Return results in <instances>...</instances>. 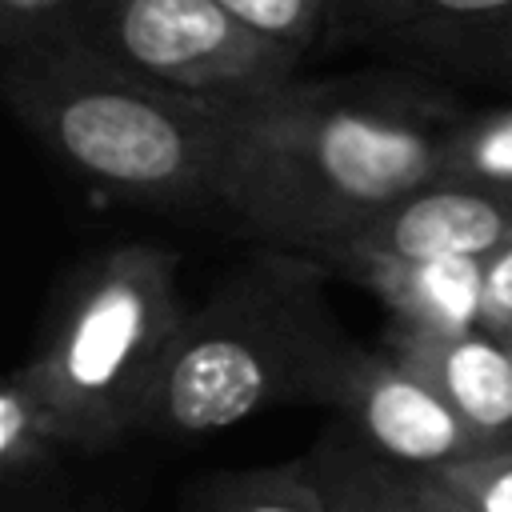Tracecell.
Masks as SVG:
<instances>
[{"mask_svg": "<svg viewBox=\"0 0 512 512\" xmlns=\"http://www.w3.org/2000/svg\"><path fill=\"white\" fill-rule=\"evenodd\" d=\"M448 128L404 88L288 80L220 112L216 200L284 248L332 256L444 176Z\"/></svg>", "mask_w": 512, "mask_h": 512, "instance_id": "6da1fadb", "label": "cell"}, {"mask_svg": "<svg viewBox=\"0 0 512 512\" xmlns=\"http://www.w3.org/2000/svg\"><path fill=\"white\" fill-rule=\"evenodd\" d=\"M312 252H260L184 316L144 432L196 440L280 404H328L352 356Z\"/></svg>", "mask_w": 512, "mask_h": 512, "instance_id": "7a4b0ae2", "label": "cell"}, {"mask_svg": "<svg viewBox=\"0 0 512 512\" xmlns=\"http://www.w3.org/2000/svg\"><path fill=\"white\" fill-rule=\"evenodd\" d=\"M16 120L76 176L152 208L216 200L220 108L156 84L88 40L4 52Z\"/></svg>", "mask_w": 512, "mask_h": 512, "instance_id": "3957f363", "label": "cell"}, {"mask_svg": "<svg viewBox=\"0 0 512 512\" xmlns=\"http://www.w3.org/2000/svg\"><path fill=\"white\" fill-rule=\"evenodd\" d=\"M180 256L160 244H112L84 260L40 348L20 364L80 452H104L144 416L188 316Z\"/></svg>", "mask_w": 512, "mask_h": 512, "instance_id": "277c9868", "label": "cell"}, {"mask_svg": "<svg viewBox=\"0 0 512 512\" xmlns=\"http://www.w3.org/2000/svg\"><path fill=\"white\" fill-rule=\"evenodd\" d=\"M80 40L220 112L296 80L304 60L220 0H104Z\"/></svg>", "mask_w": 512, "mask_h": 512, "instance_id": "5b68a950", "label": "cell"}, {"mask_svg": "<svg viewBox=\"0 0 512 512\" xmlns=\"http://www.w3.org/2000/svg\"><path fill=\"white\" fill-rule=\"evenodd\" d=\"M328 408H336L348 432L372 452L416 472H436L492 448L408 364H400L392 352H368L360 344L336 372Z\"/></svg>", "mask_w": 512, "mask_h": 512, "instance_id": "8992f818", "label": "cell"}, {"mask_svg": "<svg viewBox=\"0 0 512 512\" xmlns=\"http://www.w3.org/2000/svg\"><path fill=\"white\" fill-rule=\"evenodd\" d=\"M508 244L512 192L444 172L380 212L328 260H492Z\"/></svg>", "mask_w": 512, "mask_h": 512, "instance_id": "52a82bcc", "label": "cell"}, {"mask_svg": "<svg viewBox=\"0 0 512 512\" xmlns=\"http://www.w3.org/2000/svg\"><path fill=\"white\" fill-rule=\"evenodd\" d=\"M388 352L432 384L484 444H512V348L488 328L428 336L388 324Z\"/></svg>", "mask_w": 512, "mask_h": 512, "instance_id": "ba28073f", "label": "cell"}, {"mask_svg": "<svg viewBox=\"0 0 512 512\" xmlns=\"http://www.w3.org/2000/svg\"><path fill=\"white\" fill-rule=\"evenodd\" d=\"M348 272L388 308L396 328L456 336L484 328L488 260H348Z\"/></svg>", "mask_w": 512, "mask_h": 512, "instance_id": "9c48e42d", "label": "cell"}, {"mask_svg": "<svg viewBox=\"0 0 512 512\" xmlns=\"http://www.w3.org/2000/svg\"><path fill=\"white\" fill-rule=\"evenodd\" d=\"M328 24L408 44L512 40V0H332Z\"/></svg>", "mask_w": 512, "mask_h": 512, "instance_id": "30bf717a", "label": "cell"}, {"mask_svg": "<svg viewBox=\"0 0 512 512\" xmlns=\"http://www.w3.org/2000/svg\"><path fill=\"white\" fill-rule=\"evenodd\" d=\"M80 452L24 368H12L0 388V496L20 504L64 488V460Z\"/></svg>", "mask_w": 512, "mask_h": 512, "instance_id": "8fae6325", "label": "cell"}, {"mask_svg": "<svg viewBox=\"0 0 512 512\" xmlns=\"http://www.w3.org/2000/svg\"><path fill=\"white\" fill-rule=\"evenodd\" d=\"M300 460L328 512H432L420 472L372 452L352 432L324 436Z\"/></svg>", "mask_w": 512, "mask_h": 512, "instance_id": "7c38bea8", "label": "cell"}, {"mask_svg": "<svg viewBox=\"0 0 512 512\" xmlns=\"http://www.w3.org/2000/svg\"><path fill=\"white\" fill-rule=\"evenodd\" d=\"M180 512H328V504L304 460H292L268 468L212 472L184 492Z\"/></svg>", "mask_w": 512, "mask_h": 512, "instance_id": "4fadbf2b", "label": "cell"}, {"mask_svg": "<svg viewBox=\"0 0 512 512\" xmlns=\"http://www.w3.org/2000/svg\"><path fill=\"white\" fill-rule=\"evenodd\" d=\"M444 172L512 192V104L452 120Z\"/></svg>", "mask_w": 512, "mask_h": 512, "instance_id": "5bb4252c", "label": "cell"}, {"mask_svg": "<svg viewBox=\"0 0 512 512\" xmlns=\"http://www.w3.org/2000/svg\"><path fill=\"white\" fill-rule=\"evenodd\" d=\"M104 0H0L4 52L80 40Z\"/></svg>", "mask_w": 512, "mask_h": 512, "instance_id": "9a60e30c", "label": "cell"}, {"mask_svg": "<svg viewBox=\"0 0 512 512\" xmlns=\"http://www.w3.org/2000/svg\"><path fill=\"white\" fill-rule=\"evenodd\" d=\"M428 476L468 512H512V444L480 448Z\"/></svg>", "mask_w": 512, "mask_h": 512, "instance_id": "2e32d148", "label": "cell"}, {"mask_svg": "<svg viewBox=\"0 0 512 512\" xmlns=\"http://www.w3.org/2000/svg\"><path fill=\"white\" fill-rule=\"evenodd\" d=\"M220 4L232 8L256 32L292 44L300 52H308V44L320 36L332 12V0H220Z\"/></svg>", "mask_w": 512, "mask_h": 512, "instance_id": "e0dca14e", "label": "cell"}, {"mask_svg": "<svg viewBox=\"0 0 512 512\" xmlns=\"http://www.w3.org/2000/svg\"><path fill=\"white\" fill-rule=\"evenodd\" d=\"M484 328L500 340L512 336V244L488 260V288H484Z\"/></svg>", "mask_w": 512, "mask_h": 512, "instance_id": "ac0fdd59", "label": "cell"}, {"mask_svg": "<svg viewBox=\"0 0 512 512\" xmlns=\"http://www.w3.org/2000/svg\"><path fill=\"white\" fill-rule=\"evenodd\" d=\"M4 512H108L100 500L92 496H76L68 488H52L44 496H32V500H20V504H4Z\"/></svg>", "mask_w": 512, "mask_h": 512, "instance_id": "d6986e66", "label": "cell"}, {"mask_svg": "<svg viewBox=\"0 0 512 512\" xmlns=\"http://www.w3.org/2000/svg\"><path fill=\"white\" fill-rule=\"evenodd\" d=\"M420 480H424V492H428L432 512H468V508H464V504H456V500H452V496H448V492H444L428 472H420Z\"/></svg>", "mask_w": 512, "mask_h": 512, "instance_id": "ffe728a7", "label": "cell"}, {"mask_svg": "<svg viewBox=\"0 0 512 512\" xmlns=\"http://www.w3.org/2000/svg\"><path fill=\"white\" fill-rule=\"evenodd\" d=\"M500 52H504V56H512V40H508V44H504V48H500Z\"/></svg>", "mask_w": 512, "mask_h": 512, "instance_id": "44dd1931", "label": "cell"}, {"mask_svg": "<svg viewBox=\"0 0 512 512\" xmlns=\"http://www.w3.org/2000/svg\"><path fill=\"white\" fill-rule=\"evenodd\" d=\"M504 344H508V348H512V336H508V340H504Z\"/></svg>", "mask_w": 512, "mask_h": 512, "instance_id": "7402d4cb", "label": "cell"}]
</instances>
